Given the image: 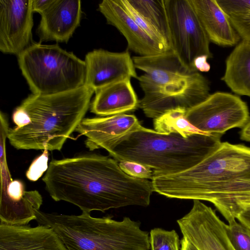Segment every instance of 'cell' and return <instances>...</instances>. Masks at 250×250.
Wrapping results in <instances>:
<instances>
[{
    "mask_svg": "<svg viewBox=\"0 0 250 250\" xmlns=\"http://www.w3.org/2000/svg\"><path fill=\"white\" fill-rule=\"evenodd\" d=\"M42 181L54 200L70 203L89 213L128 206L146 207L154 191L152 182L131 177L115 159L96 154L52 159Z\"/></svg>",
    "mask_w": 250,
    "mask_h": 250,
    "instance_id": "cell-1",
    "label": "cell"
},
{
    "mask_svg": "<svg viewBox=\"0 0 250 250\" xmlns=\"http://www.w3.org/2000/svg\"><path fill=\"white\" fill-rule=\"evenodd\" d=\"M151 182L154 191L167 197L211 202L231 223L250 205V147L221 143L196 166Z\"/></svg>",
    "mask_w": 250,
    "mask_h": 250,
    "instance_id": "cell-2",
    "label": "cell"
},
{
    "mask_svg": "<svg viewBox=\"0 0 250 250\" xmlns=\"http://www.w3.org/2000/svg\"><path fill=\"white\" fill-rule=\"evenodd\" d=\"M95 91L83 85L67 92L32 94L14 111L7 139L17 149L61 150L84 118Z\"/></svg>",
    "mask_w": 250,
    "mask_h": 250,
    "instance_id": "cell-3",
    "label": "cell"
},
{
    "mask_svg": "<svg viewBox=\"0 0 250 250\" xmlns=\"http://www.w3.org/2000/svg\"><path fill=\"white\" fill-rule=\"evenodd\" d=\"M222 135L196 133L185 138L141 126L121 139L108 151L121 162H136L152 168L153 176L184 171L200 163L221 144Z\"/></svg>",
    "mask_w": 250,
    "mask_h": 250,
    "instance_id": "cell-4",
    "label": "cell"
},
{
    "mask_svg": "<svg viewBox=\"0 0 250 250\" xmlns=\"http://www.w3.org/2000/svg\"><path fill=\"white\" fill-rule=\"evenodd\" d=\"M35 214L39 224L52 228L68 250H150L148 232L128 217L119 221L84 212L75 215L38 210Z\"/></svg>",
    "mask_w": 250,
    "mask_h": 250,
    "instance_id": "cell-5",
    "label": "cell"
},
{
    "mask_svg": "<svg viewBox=\"0 0 250 250\" xmlns=\"http://www.w3.org/2000/svg\"><path fill=\"white\" fill-rule=\"evenodd\" d=\"M18 61L33 94L60 93L84 85V61L58 44L32 43L18 56Z\"/></svg>",
    "mask_w": 250,
    "mask_h": 250,
    "instance_id": "cell-6",
    "label": "cell"
},
{
    "mask_svg": "<svg viewBox=\"0 0 250 250\" xmlns=\"http://www.w3.org/2000/svg\"><path fill=\"white\" fill-rule=\"evenodd\" d=\"M170 48L184 67L192 72L196 58H212L210 41L189 0H165Z\"/></svg>",
    "mask_w": 250,
    "mask_h": 250,
    "instance_id": "cell-7",
    "label": "cell"
},
{
    "mask_svg": "<svg viewBox=\"0 0 250 250\" xmlns=\"http://www.w3.org/2000/svg\"><path fill=\"white\" fill-rule=\"evenodd\" d=\"M186 118L200 131L222 135L228 130L243 127L250 119L247 104L237 96L217 92L188 110Z\"/></svg>",
    "mask_w": 250,
    "mask_h": 250,
    "instance_id": "cell-8",
    "label": "cell"
},
{
    "mask_svg": "<svg viewBox=\"0 0 250 250\" xmlns=\"http://www.w3.org/2000/svg\"><path fill=\"white\" fill-rule=\"evenodd\" d=\"M207 79L198 71L183 81L166 85L152 93H145L138 107L147 117L155 119L177 108L187 110L205 101L209 95Z\"/></svg>",
    "mask_w": 250,
    "mask_h": 250,
    "instance_id": "cell-9",
    "label": "cell"
},
{
    "mask_svg": "<svg viewBox=\"0 0 250 250\" xmlns=\"http://www.w3.org/2000/svg\"><path fill=\"white\" fill-rule=\"evenodd\" d=\"M177 222L183 237L198 250H234L226 235L225 224L200 200H194L189 212Z\"/></svg>",
    "mask_w": 250,
    "mask_h": 250,
    "instance_id": "cell-10",
    "label": "cell"
},
{
    "mask_svg": "<svg viewBox=\"0 0 250 250\" xmlns=\"http://www.w3.org/2000/svg\"><path fill=\"white\" fill-rule=\"evenodd\" d=\"M32 0H0V50L18 56L32 43Z\"/></svg>",
    "mask_w": 250,
    "mask_h": 250,
    "instance_id": "cell-11",
    "label": "cell"
},
{
    "mask_svg": "<svg viewBox=\"0 0 250 250\" xmlns=\"http://www.w3.org/2000/svg\"><path fill=\"white\" fill-rule=\"evenodd\" d=\"M84 62V85L95 92L115 83L138 78L128 51L113 52L102 49H94L86 54Z\"/></svg>",
    "mask_w": 250,
    "mask_h": 250,
    "instance_id": "cell-12",
    "label": "cell"
},
{
    "mask_svg": "<svg viewBox=\"0 0 250 250\" xmlns=\"http://www.w3.org/2000/svg\"><path fill=\"white\" fill-rule=\"evenodd\" d=\"M42 198L37 190L25 191L23 183L13 180L11 175L1 176L0 223L10 225H27L37 219Z\"/></svg>",
    "mask_w": 250,
    "mask_h": 250,
    "instance_id": "cell-13",
    "label": "cell"
},
{
    "mask_svg": "<svg viewBox=\"0 0 250 250\" xmlns=\"http://www.w3.org/2000/svg\"><path fill=\"white\" fill-rule=\"evenodd\" d=\"M141 126L135 115L122 113L84 118L76 131L86 138L85 144L90 150L102 148L108 152L122 138Z\"/></svg>",
    "mask_w": 250,
    "mask_h": 250,
    "instance_id": "cell-14",
    "label": "cell"
},
{
    "mask_svg": "<svg viewBox=\"0 0 250 250\" xmlns=\"http://www.w3.org/2000/svg\"><path fill=\"white\" fill-rule=\"evenodd\" d=\"M132 59L136 69L144 72L137 78L144 94L183 81L195 72L184 67L171 49L153 56H134Z\"/></svg>",
    "mask_w": 250,
    "mask_h": 250,
    "instance_id": "cell-15",
    "label": "cell"
},
{
    "mask_svg": "<svg viewBox=\"0 0 250 250\" xmlns=\"http://www.w3.org/2000/svg\"><path fill=\"white\" fill-rule=\"evenodd\" d=\"M98 9L107 23L115 27L125 37L128 48L140 56H153L169 50L145 32L117 0H104Z\"/></svg>",
    "mask_w": 250,
    "mask_h": 250,
    "instance_id": "cell-16",
    "label": "cell"
},
{
    "mask_svg": "<svg viewBox=\"0 0 250 250\" xmlns=\"http://www.w3.org/2000/svg\"><path fill=\"white\" fill-rule=\"evenodd\" d=\"M82 13L80 0H52L41 14L37 29L41 40L67 42L80 25Z\"/></svg>",
    "mask_w": 250,
    "mask_h": 250,
    "instance_id": "cell-17",
    "label": "cell"
},
{
    "mask_svg": "<svg viewBox=\"0 0 250 250\" xmlns=\"http://www.w3.org/2000/svg\"><path fill=\"white\" fill-rule=\"evenodd\" d=\"M0 250H68L54 230L46 225L35 227L0 223Z\"/></svg>",
    "mask_w": 250,
    "mask_h": 250,
    "instance_id": "cell-18",
    "label": "cell"
},
{
    "mask_svg": "<svg viewBox=\"0 0 250 250\" xmlns=\"http://www.w3.org/2000/svg\"><path fill=\"white\" fill-rule=\"evenodd\" d=\"M210 42L234 46L241 39L217 0H189Z\"/></svg>",
    "mask_w": 250,
    "mask_h": 250,
    "instance_id": "cell-19",
    "label": "cell"
},
{
    "mask_svg": "<svg viewBox=\"0 0 250 250\" xmlns=\"http://www.w3.org/2000/svg\"><path fill=\"white\" fill-rule=\"evenodd\" d=\"M95 92L90 109L97 115L104 117L122 114L138 107L139 100L130 80L109 84Z\"/></svg>",
    "mask_w": 250,
    "mask_h": 250,
    "instance_id": "cell-20",
    "label": "cell"
},
{
    "mask_svg": "<svg viewBox=\"0 0 250 250\" xmlns=\"http://www.w3.org/2000/svg\"><path fill=\"white\" fill-rule=\"evenodd\" d=\"M235 93L250 97V42H240L227 59L222 78Z\"/></svg>",
    "mask_w": 250,
    "mask_h": 250,
    "instance_id": "cell-21",
    "label": "cell"
},
{
    "mask_svg": "<svg viewBox=\"0 0 250 250\" xmlns=\"http://www.w3.org/2000/svg\"><path fill=\"white\" fill-rule=\"evenodd\" d=\"M127 0L162 35L170 48L169 26L165 0Z\"/></svg>",
    "mask_w": 250,
    "mask_h": 250,
    "instance_id": "cell-22",
    "label": "cell"
},
{
    "mask_svg": "<svg viewBox=\"0 0 250 250\" xmlns=\"http://www.w3.org/2000/svg\"><path fill=\"white\" fill-rule=\"evenodd\" d=\"M187 111L183 108H177L166 111L154 119L155 130L164 134L177 133L185 138L194 134L205 133L187 120L186 118Z\"/></svg>",
    "mask_w": 250,
    "mask_h": 250,
    "instance_id": "cell-23",
    "label": "cell"
},
{
    "mask_svg": "<svg viewBox=\"0 0 250 250\" xmlns=\"http://www.w3.org/2000/svg\"><path fill=\"white\" fill-rule=\"evenodd\" d=\"M149 240L150 250H180V240L175 230L153 229Z\"/></svg>",
    "mask_w": 250,
    "mask_h": 250,
    "instance_id": "cell-24",
    "label": "cell"
},
{
    "mask_svg": "<svg viewBox=\"0 0 250 250\" xmlns=\"http://www.w3.org/2000/svg\"><path fill=\"white\" fill-rule=\"evenodd\" d=\"M225 229L234 250H250V228L234 221L225 224Z\"/></svg>",
    "mask_w": 250,
    "mask_h": 250,
    "instance_id": "cell-25",
    "label": "cell"
},
{
    "mask_svg": "<svg viewBox=\"0 0 250 250\" xmlns=\"http://www.w3.org/2000/svg\"><path fill=\"white\" fill-rule=\"evenodd\" d=\"M137 24L151 38L168 49H170L162 35L129 4L127 0H117Z\"/></svg>",
    "mask_w": 250,
    "mask_h": 250,
    "instance_id": "cell-26",
    "label": "cell"
},
{
    "mask_svg": "<svg viewBox=\"0 0 250 250\" xmlns=\"http://www.w3.org/2000/svg\"><path fill=\"white\" fill-rule=\"evenodd\" d=\"M121 169L128 175L136 178L152 179L153 172L145 165L134 162L122 161L119 164Z\"/></svg>",
    "mask_w": 250,
    "mask_h": 250,
    "instance_id": "cell-27",
    "label": "cell"
},
{
    "mask_svg": "<svg viewBox=\"0 0 250 250\" xmlns=\"http://www.w3.org/2000/svg\"><path fill=\"white\" fill-rule=\"evenodd\" d=\"M48 151L44 150L42 154L37 157L31 163L26 172V176L29 180L37 181L47 170Z\"/></svg>",
    "mask_w": 250,
    "mask_h": 250,
    "instance_id": "cell-28",
    "label": "cell"
},
{
    "mask_svg": "<svg viewBox=\"0 0 250 250\" xmlns=\"http://www.w3.org/2000/svg\"><path fill=\"white\" fill-rule=\"evenodd\" d=\"M229 16L232 25L241 39L250 42V13Z\"/></svg>",
    "mask_w": 250,
    "mask_h": 250,
    "instance_id": "cell-29",
    "label": "cell"
},
{
    "mask_svg": "<svg viewBox=\"0 0 250 250\" xmlns=\"http://www.w3.org/2000/svg\"><path fill=\"white\" fill-rule=\"evenodd\" d=\"M217 2L228 16L250 13V0H218Z\"/></svg>",
    "mask_w": 250,
    "mask_h": 250,
    "instance_id": "cell-30",
    "label": "cell"
},
{
    "mask_svg": "<svg viewBox=\"0 0 250 250\" xmlns=\"http://www.w3.org/2000/svg\"><path fill=\"white\" fill-rule=\"evenodd\" d=\"M209 59L207 56L198 57L194 61V66L197 71L208 72L210 68L207 60Z\"/></svg>",
    "mask_w": 250,
    "mask_h": 250,
    "instance_id": "cell-31",
    "label": "cell"
},
{
    "mask_svg": "<svg viewBox=\"0 0 250 250\" xmlns=\"http://www.w3.org/2000/svg\"><path fill=\"white\" fill-rule=\"evenodd\" d=\"M51 1L52 0H32L33 12H37L41 15L48 7Z\"/></svg>",
    "mask_w": 250,
    "mask_h": 250,
    "instance_id": "cell-32",
    "label": "cell"
},
{
    "mask_svg": "<svg viewBox=\"0 0 250 250\" xmlns=\"http://www.w3.org/2000/svg\"><path fill=\"white\" fill-rule=\"evenodd\" d=\"M240 135L241 140L250 142V119L245 125L242 128Z\"/></svg>",
    "mask_w": 250,
    "mask_h": 250,
    "instance_id": "cell-33",
    "label": "cell"
},
{
    "mask_svg": "<svg viewBox=\"0 0 250 250\" xmlns=\"http://www.w3.org/2000/svg\"><path fill=\"white\" fill-rule=\"evenodd\" d=\"M180 250H198L186 238L183 237L180 241Z\"/></svg>",
    "mask_w": 250,
    "mask_h": 250,
    "instance_id": "cell-34",
    "label": "cell"
},
{
    "mask_svg": "<svg viewBox=\"0 0 250 250\" xmlns=\"http://www.w3.org/2000/svg\"><path fill=\"white\" fill-rule=\"evenodd\" d=\"M240 222L250 220V205L247 206L244 210L238 215L237 218Z\"/></svg>",
    "mask_w": 250,
    "mask_h": 250,
    "instance_id": "cell-35",
    "label": "cell"
},
{
    "mask_svg": "<svg viewBox=\"0 0 250 250\" xmlns=\"http://www.w3.org/2000/svg\"><path fill=\"white\" fill-rule=\"evenodd\" d=\"M240 223L250 228V220L243 221Z\"/></svg>",
    "mask_w": 250,
    "mask_h": 250,
    "instance_id": "cell-36",
    "label": "cell"
}]
</instances>
